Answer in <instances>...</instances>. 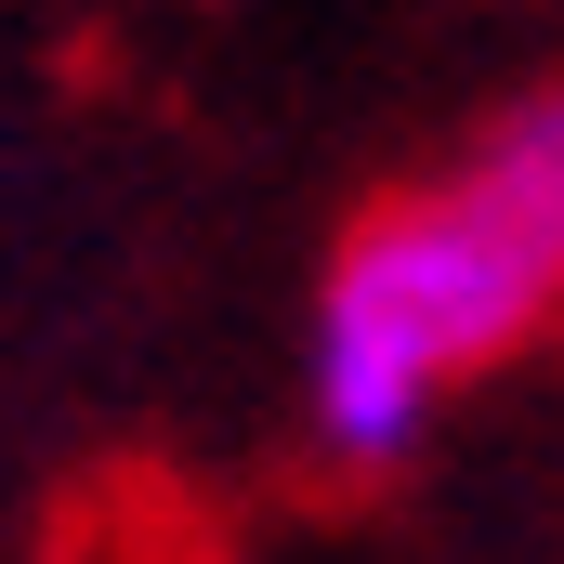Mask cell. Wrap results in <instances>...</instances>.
Instances as JSON below:
<instances>
[{
    "label": "cell",
    "mask_w": 564,
    "mask_h": 564,
    "mask_svg": "<svg viewBox=\"0 0 564 564\" xmlns=\"http://www.w3.org/2000/svg\"><path fill=\"white\" fill-rule=\"evenodd\" d=\"M564 315V79L512 93L446 171L381 197L302 328V433L328 473H394L433 408Z\"/></svg>",
    "instance_id": "cell-1"
}]
</instances>
